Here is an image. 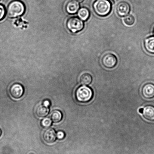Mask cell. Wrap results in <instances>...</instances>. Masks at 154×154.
Instances as JSON below:
<instances>
[{"mask_svg": "<svg viewBox=\"0 0 154 154\" xmlns=\"http://www.w3.org/2000/svg\"><path fill=\"white\" fill-rule=\"evenodd\" d=\"M79 5L78 2L75 0H72L67 2L66 5V10L68 13L74 14L78 11Z\"/></svg>", "mask_w": 154, "mask_h": 154, "instance_id": "obj_11", "label": "cell"}, {"mask_svg": "<svg viewBox=\"0 0 154 154\" xmlns=\"http://www.w3.org/2000/svg\"><path fill=\"white\" fill-rule=\"evenodd\" d=\"M51 124H52V120L48 118L44 119L41 122L42 126L45 128L49 127Z\"/></svg>", "mask_w": 154, "mask_h": 154, "instance_id": "obj_18", "label": "cell"}, {"mask_svg": "<svg viewBox=\"0 0 154 154\" xmlns=\"http://www.w3.org/2000/svg\"><path fill=\"white\" fill-rule=\"evenodd\" d=\"M66 25L72 33H76L82 31L84 28V22L79 18L73 17L67 20Z\"/></svg>", "mask_w": 154, "mask_h": 154, "instance_id": "obj_4", "label": "cell"}, {"mask_svg": "<svg viewBox=\"0 0 154 154\" xmlns=\"http://www.w3.org/2000/svg\"><path fill=\"white\" fill-rule=\"evenodd\" d=\"M93 78L90 74L85 72L82 74L79 78V81L81 84L84 85H88L91 83Z\"/></svg>", "mask_w": 154, "mask_h": 154, "instance_id": "obj_14", "label": "cell"}, {"mask_svg": "<svg viewBox=\"0 0 154 154\" xmlns=\"http://www.w3.org/2000/svg\"><path fill=\"white\" fill-rule=\"evenodd\" d=\"M75 1H76L78 2H82L84 0H75Z\"/></svg>", "mask_w": 154, "mask_h": 154, "instance_id": "obj_23", "label": "cell"}, {"mask_svg": "<svg viewBox=\"0 0 154 154\" xmlns=\"http://www.w3.org/2000/svg\"><path fill=\"white\" fill-rule=\"evenodd\" d=\"M93 8L94 11L98 16L105 17L111 11V3L109 0H96L93 3Z\"/></svg>", "mask_w": 154, "mask_h": 154, "instance_id": "obj_1", "label": "cell"}, {"mask_svg": "<svg viewBox=\"0 0 154 154\" xmlns=\"http://www.w3.org/2000/svg\"><path fill=\"white\" fill-rule=\"evenodd\" d=\"M51 120L55 123L60 122L63 118L62 113L58 110H55L53 111L51 115Z\"/></svg>", "mask_w": 154, "mask_h": 154, "instance_id": "obj_16", "label": "cell"}, {"mask_svg": "<svg viewBox=\"0 0 154 154\" xmlns=\"http://www.w3.org/2000/svg\"><path fill=\"white\" fill-rule=\"evenodd\" d=\"M25 7L22 2L16 0L11 2L8 5L7 9V14L9 17L15 18L22 16L25 13Z\"/></svg>", "mask_w": 154, "mask_h": 154, "instance_id": "obj_2", "label": "cell"}, {"mask_svg": "<svg viewBox=\"0 0 154 154\" xmlns=\"http://www.w3.org/2000/svg\"><path fill=\"white\" fill-rule=\"evenodd\" d=\"M79 17L82 20L86 21L90 16V12L88 9L85 7L82 8L78 12Z\"/></svg>", "mask_w": 154, "mask_h": 154, "instance_id": "obj_15", "label": "cell"}, {"mask_svg": "<svg viewBox=\"0 0 154 154\" xmlns=\"http://www.w3.org/2000/svg\"><path fill=\"white\" fill-rule=\"evenodd\" d=\"M56 134L54 130L51 128L47 129L43 134L44 141L48 144H52L55 141Z\"/></svg>", "mask_w": 154, "mask_h": 154, "instance_id": "obj_9", "label": "cell"}, {"mask_svg": "<svg viewBox=\"0 0 154 154\" xmlns=\"http://www.w3.org/2000/svg\"><path fill=\"white\" fill-rule=\"evenodd\" d=\"M110 2H112V4H114V0H110Z\"/></svg>", "mask_w": 154, "mask_h": 154, "instance_id": "obj_24", "label": "cell"}, {"mask_svg": "<svg viewBox=\"0 0 154 154\" xmlns=\"http://www.w3.org/2000/svg\"><path fill=\"white\" fill-rule=\"evenodd\" d=\"M93 91L90 87L82 86L79 87L75 93L77 100L81 103L90 102L93 98Z\"/></svg>", "mask_w": 154, "mask_h": 154, "instance_id": "obj_3", "label": "cell"}, {"mask_svg": "<svg viewBox=\"0 0 154 154\" xmlns=\"http://www.w3.org/2000/svg\"><path fill=\"white\" fill-rule=\"evenodd\" d=\"M1 135H2V131L1 130V129H0V137H1Z\"/></svg>", "mask_w": 154, "mask_h": 154, "instance_id": "obj_25", "label": "cell"}, {"mask_svg": "<svg viewBox=\"0 0 154 154\" xmlns=\"http://www.w3.org/2000/svg\"><path fill=\"white\" fill-rule=\"evenodd\" d=\"M24 88L20 84L14 83L10 86L9 89V93L13 99H20L23 96Z\"/></svg>", "mask_w": 154, "mask_h": 154, "instance_id": "obj_6", "label": "cell"}, {"mask_svg": "<svg viewBox=\"0 0 154 154\" xmlns=\"http://www.w3.org/2000/svg\"><path fill=\"white\" fill-rule=\"evenodd\" d=\"M5 8L2 5L0 4V21L4 19L5 17Z\"/></svg>", "mask_w": 154, "mask_h": 154, "instance_id": "obj_19", "label": "cell"}, {"mask_svg": "<svg viewBox=\"0 0 154 154\" xmlns=\"http://www.w3.org/2000/svg\"><path fill=\"white\" fill-rule=\"evenodd\" d=\"M142 96L146 99H152L154 98V84L149 83L144 84L141 89Z\"/></svg>", "mask_w": 154, "mask_h": 154, "instance_id": "obj_8", "label": "cell"}, {"mask_svg": "<svg viewBox=\"0 0 154 154\" xmlns=\"http://www.w3.org/2000/svg\"><path fill=\"white\" fill-rule=\"evenodd\" d=\"M57 137L59 140H62L65 137V134L62 131H59L57 133Z\"/></svg>", "mask_w": 154, "mask_h": 154, "instance_id": "obj_20", "label": "cell"}, {"mask_svg": "<svg viewBox=\"0 0 154 154\" xmlns=\"http://www.w3.org/2000/svg\"><path fill=\"white\" fill-rule=\"evenodd\" d=\"M43 105H44L45 106L48 107L50 105V102L49 100H45L43 102Z\"/></svg>", "mask_w": 154, "mask_h": 154, "instance_id": "obj_21", "label": "cell"}, {"mask_svg": "<svg viewBox=\"0 0 154 154\" xmlns=\"http://www.w3.org/2000/svg\"><path fill=\"white\" fill-rule=\"evenodd\" d=\"M135 22V17L132 15H127L124 19V22L126 25L131 26L133 25Z\"/></svg>", "mask_w": 154, "mask_h": 154, "instance_id": "obj_17", "label": "cell"}, {"mask_svg": "<svg viewBox=\"0 0 154 154\" xmlns=\"http://www.w3.org/2000/svg\"><path fill=\"white\" fill-rule=\"evenodd\" d=\"M153 33H154V30H153Z\"/></svg>", "mask_w": 154, "mask_h": 154, "instance_id": "obj_26", "label": "cell"}, {"mask_svg": "<svg viewBox=\"0 0 154 154\" xmlns=\"http://www.w3.org/2000/svg\"><path fill=\"white\" fill-rule=\"evenodd\" d=\"M143 108H140V109L139 110V112L140 113H141V114H142L143 112Z\"/></svg>", "mask_w": 154, "mask_h": 154, "instance_id": "obj_22", "label": "cell"}, {"mask_svg": "<svg viewBox=\"0 0 154 154\" xmlns=\"http://www.w3.org/2000/svg\"><path fill=\"white\" fill-rule=\"evenodd\" d=\"M49 112V109L48 107L44 105H38L35 109L36 115L39 118H43L48 115Z\"/></svg>", "mask_w": 154, "mask_h": 154, "instance_id": "obj_13", "label": "cell"}, {"mask_svg": "<svg viewBox=\"0 0 154 154\" xmlns=\"http://www.w3.org/2000/svg\"><path fill=\"white\" fill-rule=\"evenodd\" d=\"M143 117L146 120L150 121H154V106L148 105L143 108Z\"/></svg>", "mask_w": 154, "mask_h": 154, "instance_id": "obj_10", "label": "cell"}, {"mask_svg": "<svg viewBox=\"0 0 154 154\" xmlns=\"http://www.w3.org/2000/svg\"><path fill=\"white\" fill-rule=\"evenodd\" d=\"M144 48L148 52L154 54V37L152 36L147 38L144 42Z\"/></svg>", "mask_w": 154, "mask_h": 154, "instance_id": "obj_12", "label": "cell"}, {"mask_svg": "<svg viewBox=\"0 0 154 154\" xmlns=\"http://www.w3.org/2000/svg\"><path fill=\"white\" fill-rule=\"evenodd\" d=\"M131 11V6L129 3L125 1H122L118 3L116 7V11L119 16H127Z\"/></svg>", "mask_w": 154, "mask_h": 154, "instance_id": "obj_7", "label": "cell"}, {"mask_svg": "<svg viewBox=\"0 0 154 154\" xmlns=\"http://www.w3.org/2000/svg\"><path fill=\"white\" fill-rule=\"evenodd\" d=\"M101 61L104 67L107 68L111 69L115 67L117 64L118 60L114 54L107 53L103 56Z\"/></svg>", "mask_w": 154, "mask_h": 154, "instance_id": "obj_5", "label": "cell"}]
</instances>
